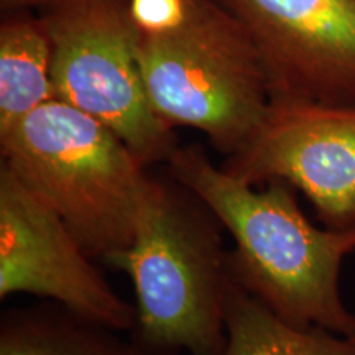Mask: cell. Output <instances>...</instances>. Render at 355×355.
I'll list each match as a JSON object with an SVG mask.
<instances>
[{"instance_id":"6da1fadb","label":"cell","mask_w":355,"mask_h":355,"mask_svg":"<svg viewBox=\"0 0 355 355\" xmlns=\"http://www.w3.org/2000/svg\"><path fill=\"white\" fill-rule=\"evenodd\" d=\"M165 166L232 235L229 272L239 285L288 322L355 337V314L340 295V270L355 252V229L316 227L291 184L243 183L214 165L199 144L178 146Z\"/></svg>"},{"instance_id":"7a4b0ae2","label":"cell","mask_w":355,"mask_h":355,"mask_svg":"<svg viewBox=\"0 0 355 355\" xmlns=\"http://www.w3.org/2000/svg\"><path fill=\"white\" fill-rule=\"evenodd\" d=\"M224 225L171 175L152 173L133 242L107 265L135 291L132 339L155 355H222L230 279Z\"/></svg>"},{"instance_id":"3957f363","label":"cell","mask_w":355,"mask_h":355,"mask_svg":"<svg viewBox=\"0 0 355 355\" xmlns=\"http://www.w3.org/2000/svg\"><path fill=\"white\" fill-rule=\"evenodd\" d=\"M0 157L92 259L130 247L152 173L107 125L51 99L0 132Z\"/></svg>"},{"instance_id":"277c9868","label":"cell","mask_w":355,"mask_h":355,"mask_svg":"<svg viewBox=\"0 0 355 355\" xmlns=\"http://www.w3.org/2000/svg\"><path fill=\"white\" fill-rule=\"evenodd\" d=\"M139 61L158 117L171 128L202 132L224 157L245 144L270 107L259 48L217 0H186L178 28L141 33Z\"/></svg>"},{"instance_id":"5b68a950","label":"cell","mask_w":355,"mask_h":355,"mask_svg":"<svg viewBox=\"0 0 355 355\" xmlns=\"http://www.w3.org/2000/svg\"><path fill=\"white\" fill-rule=\"evenodd\" d=\"M37 10L51 38L56 99L107 125L145 166L165 165L180 141L146 96L130 0H44Z\"/></svg>"},{"instance_id":"8992f818","label":"cell","mask_w":355,"mask_h":355,"mask_svg":"<svg viewBox=\"0 0 355 355\" xmlns=\"http://www.w3.org/2000/svg\"><path fill=\"white\" fill-rule=\"evenodd\" d=\"M220 168L252 186L286 181L324 227L355 229V105L270 102L260 125Z\"/></svg>"},{"instance_id":"52a82bcc","label":"cell","mask_w":355,"mask_h":355,"mask_svg":"<svg viewBox=\"0 0 355 355\" xmlns=\"http://www.w3.org/2000/svg\"><path fill=\"white\" fill-rule=\"evenodd\" d=\"M33 295L132 332L135 304L109 285L63 219L0 163V298Z\"/></svg>"},{"instance_id":"ba28073f","label":"cell","mask_w":355,"mask_h":355,"mask_svg":"<svg viewBox=\"0 0 355 355\" xmlns=\"http://www.w3.org/2000/svg\"><path fill=\"white\" fill-rule=\"evenodd\" d=\"M260 51L270 102L355 105V0H217Z\"/></svg>"},{"instance_id":"9c48e42d","label":"cell","mask_w":355,"mask_h":355,"mask_svg":"<svg viewBox=\"0 0 355 355\" xmlns=\"http://www.w3.org/2000/svg\"><path fill=\"white\" fill-rule=\"evenodd\" d=\"M122 331L66 306L12 308L0 318V355H155Z\"/></svg>"},{"instance_id":"30bf717a","label":"cell","mask_w":355,"mask_h":355,"mask_svg":"<svg viewBox=\"0 0 355 355\" xmlns=\"http://www.w3.org/2000/svg\"><path fill=\"white\" fill-rule=\"evenodd\" d=\"M51 38L37 8H13L0 19V132L56 99Z\"/></svg>"},{"instance_id":"8fae6325","label":"cell","mask_w":355,"mask_h":355,"mask_svg":"<svg viewBox=\"0 0 355 355\" xmlns=\"http://www.w3.org/2000/svg\"><path fill=\"white\" fill-rule=\"evenodd\" d=\"M224 319L227 344L222 355H355V337L285 321L239 285L232 275Z\"/></svg>"},{"instance_id":"7c38bea8","label":"cell","mask_w":355,"mask_h":355,"mask_svg":"<svg viewBox=\"0 0 355 355\" xmlns=\"http://www.w3.org/2000/svg\"><path fill=\"white\" fill-rule=\"evenodd\" d=\"M130 12L141 33H166L184 21L186 0H130Z\"/></svg>"},{"instance_id":"4fadbf2b","label":"cell","mask_w":355,"mask_h":355,"mask_svg":"<svg viewBox=\"0 0 355 355\" xmlns=\"http://www.w3.org/2000/svg\"><path fill=\"white\" fill-rule=\"evenodd\" d=\"M44 0H0V12L13 8H38Z\"/></svg>"}]
</instances>
